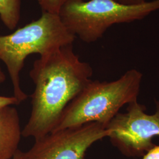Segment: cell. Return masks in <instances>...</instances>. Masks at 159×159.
<instances>
[{"instance_id": "8992f818", "label": "cell", "mask_w": 159, "mask_h": 159, "mask_svg": "<svg viewBox=\"0 0 159 159\" xmlns=\"http://www.w3.org/2000/svg\"><path fill=\"white\" fill-rule=\"evenodd\" d=\"M109 129L97 122L53 131L35 139L25 159H84L92 144L108 137Z\"/></svg>"}, {"instance_id": "30bf717a", "label": "cell", "mask_w": 159, "mask_h": 159, "mask_svg": "<svg viewBox=\"0 0 159 159\" xmlns=\"http://www.w3.org/2000/svg\"><path fill=\"white\" fill-rule=\"evenodd\" d=\"M18 102L15 97H7L0 96V108L12 105H18Z\"/></svg>"}, {"instance_id": "3957f363", "label": "cell", "mask_w": 159, "mask_h": 159, "mask_svg": "<svg viewBox=\"0 0 159 159\" xmlns=\"http://www.w3.org/2000/svg\"><path fill=\"white\" fill-rule=\"evenodd\" d=\"M75 38L58 14L48 12H43L38 20L12 34L0 36V60L8 70L14 97L18 102H23L28 97L21 88L20 79L27 57L32 54L45 56L62 47L73 44Z\"/></svg>"}, {"instance_id": "7a4b0ae2", "label": "cell", "mask_w": 159, "mask_h": 159, "mask_svg": "<svg viewBox=\"0 0 159 159\" xmlns=\"http://www.w3.org/2000/svg\"><path fill=\"white\" fill-rule=\"evenodd\" d=\"M142 78L132 69L113 81L91 80L64 109L52 131L91 122L107 127L120 108L137 100Z\"/></svg>"}, {"instance_id": "7c38bea8", "label": "cell", "mask_w": 159, "mask_h": 159, "mask_svg": "<svg viewBox=\"0 0 159 159\" xmlns=\"http://www.w3.org/2000/svg\"><path fill=\"white\" fill-rule=\"evenodd\" d=\"M88 1V0H83ZM117 2L129 6H134V5H140L146 2V0H114Z\"/></svg>"}, {"instance_id": "52a82bcc", "label": "cell", "mask_w": 159, "mask_h": 159, "mask_svg": "<svg viewBox=\"0 0 159 159\" xmlns=\"http://www.w3.org/2000/svg\"><path fill=\"white\" fill-rule=\"evenodd\" d=\"M17 108L11 106L0 108V159H12L22 136Z\"/></svg>"}, {"instance_id": "5b68a950", "label": "cell", "mask_w": 159, "mask_h": 159, "mask_svg": "<svg viewBox=\"0 0 159 159\" xmlns=\"http://www.w3.org/2000/svg\"><path fill=\"white\" fill-rule=\"evenodd\" d=\"M155 102L153 114L146 113V107L137 100L130 102L127 111L119 112L107 126L110 142L126 157H143L156 145L152 139L159 136V101Z\"/></svg>"}, {"instance_id": "277c9868", "label": "cell", "mask_w": 159, "mask_h": 159, "mask_svg": "<svg viewBox=\"0 0 159 159\" xmlns=\"http://www.w3.org/2000/svg\"><path fill=\"white\" fill-rule=\"evenodd\" d=\"M159 10V0L129 6L114 0H69L58 14L63 24L86 43L101 39L114 24L141 20Z\"/></svg>"}, {"instance_id": "9c48e42d", "label": "cell", "mask_w": 159, "mask_h": 159, "mask_svg": "<svg viewBox=\"0 0 159 159\" xmlns=\"http://www.w3.org/2000/svg\"><path fill=\"white\" fill-rule=\"evenodd\" d=\"M43 12L58 14L61 7L69 0H37Z\"/></svg>"}, {"instance_id": "5bb4252c", "label": "cell", "mask_w": 159, "mask_h": 159, "mask_svg": "<svg viewBox=\"0 0 159 159\" xmlns=\"http://www.w3.org/2000/svg\"><path fill=\"white\" fill-rule=\"evenodd\" d=\"M6 79V74L2 71V69L0 67V84L4 83Z\"/></svg>"}, {"instance_id": "6da1fadb", "label": "cell", "mask_w": 159, "mask_h": 159, "mask_svg": "<svg viewBox=\"0 0 159 159\" xmlns=\"http://www.w3.org/2000/svg\"><path fill=\"white\" fill-rule=\"evenodd\" d=\"M93 69L74 53L73 44L41 56L30 71L34 84L24 137L37 139L53 130L64 109L91 80Z\"/></svg>"}, {"instance_id": "8fae6325", "label": "cell", "mask_w": 159, "mask_h": 159, "mask_svg": "<svg viewBox=\"0 0 159 159\" xmlns=\"http://www.w3.org/2000/svg\"><path fill=\"white\" fill-rule=\"evenodd\" d=\"M142 159H159V146L155 145L150 148Z\"/></svg>"}, {"instance_id": "ba28073f", "label": "cell", "mask_w": 159, "mask_h": 159, "mask_svg": "<svg viewBox=\"0 0 159 159\" xmlns=\"http://www.w3.org/2000/svg\"><path fill=\"white\" fill-rule=\"evenodd\" d=\"M21 15V0H0V18L7 29L18 25Z\"/></svg>"}, {"instance_id": "4fadbf2b", "label": "cell", "mask_w": 159, "mask_h": 159, "mask_svg": "<svg viewBox=\"0 0 159 159\" xmlns=\"http://www.w3.org/2000/svg\"><path fill=\"white\" fill-rule=\"evenodd\" d=\"M12 159H25L24 152L18 150Z\"/></svg>"}]
</instances>
